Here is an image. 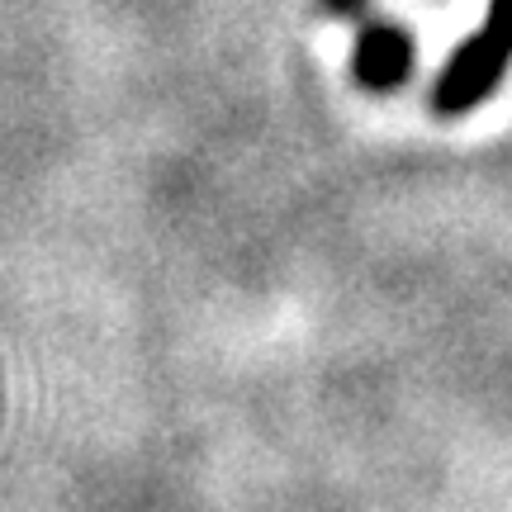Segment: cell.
Returning a JSON list of instances; mask_svg holds the SVG:
<instances>
[{"label":"cell","mask_w":512,"mask_h":512,"mask_svg":"<svg viewBox=\"0 0 512 512\" xmlns=\"http://www.w3.org/2000/svg\"><path fill=\"white\" fill-rule=\"evenodd\" d=\"M356 43H351V81L370 95H389L408 86V76L418 67V43L399 19H384L370 10L366 19L351 24Z\"/></svg>","instance_id":"7a4b0ae2"},{"label":"cell","mask_w":512,"mask_h":512,"mask_svg":"<svg viewBox=\"0 0 512 512\" xmlns=\"http://www.w3.org/2000/svg\"><path fill=\"white\" fill-rule=\"evenodd\" d=\"M332 19H342V24H356V19L370 15V0H318Z\"/></svg>","instance_id":"3957f363"},{"label":"cell","mask_w":512,"mask_h":512,"mask_svg":"<svg viewBox=\"0 0 512 512\" xmlns=\"http://www.w3.org/2000/svg\"><path fill=\"white\" fill-rule=\"evenodd\" d=\"M508 72H512V0H489L484 29H475L470 38L456 43V53L446 57V67L432 81L427 105L441 119L475 114L479 105L494 100V91L503 86Z\"/></svg>","instance_id":"6da1fadb"}]
</instances>
